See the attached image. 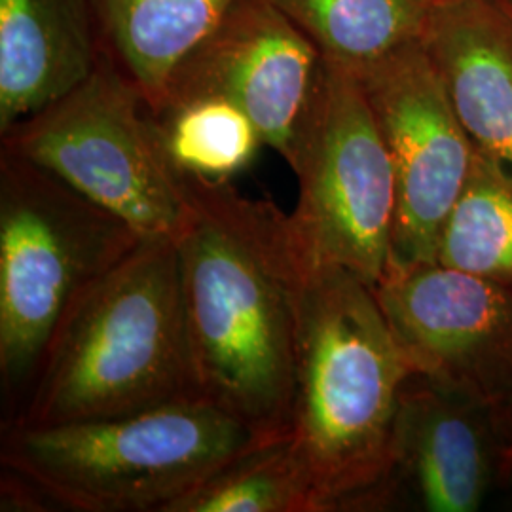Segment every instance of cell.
<instances>
[{"label":"cell","instance_id":"cell-1","mask_svg":"<svg viewBox=\"0 0 512 512\" xmlns=\"http://www.w3.org/2000/svg\"><path fill=\"white\" fill-rule=\"evenodd\" d=\"M183 186L175 243L198 395L262 435H291L300 313L315 264L274 203L190 175Z\"/></svg>","mask_w":512,"mask_h":512},{"label":"cell","instance_id":"cell-2","mask_svg":"<svg viewBox=\"0 0 512 512\" xmlns=\"http://www.w3.org/2000/svg\"><path fill=\"white\" fill-rule=\"evenodd\" d=\"M412 374L372 287L315 264L300 313L291 418L315 512L372 511Z\"/></svg>","mask_w":512,"mask_h":512},{"label":"cell","instance_id":"cell-3","mask_svg":"<svg viewBox=\"0 0 512 512\" xmlns=\"http://www.w3.org/2000/svg\"><path fill=\"white\" fill-rule=\"evenodd\" d=\"M192 399L177 243L150 236L69 311L8 425L110 420Z\"/></svg>","mask_w":512,"mask_h":512},{"label":"cell","instance_id":"cell-4","mask_svg":"<svg viewBox=\"0 0 512 512\" xmlns=\"http://www.w3.org/2000/svg\"><path fill=\"white\" fill-rule=\"evenodd\" d=\"M270 439L277 437L192 399L110 420L6 425L0 463L69 511L167 512Z\"/></svg>","mask_w":512,"mask_h":512},{"label":"cell","instance_id":"cell-5","mask_svg":"<svg viewBox=\"0 0 512 512\" xmlns=\"http://www.w3.org/2000/svg\"><path fill=\"white\" fill-rule=\"evenodd\" d=\"M141 239L52 171L0 148V376L10 420L69 311Z\"/></svg>","mask_w":512,"mask_h":512},{"label":"cell","instance_id":"cell-6","mask_svg":"<svg viewBox=\"0 0 512 512\" xmlns=\"http://www.w3.org/2000/svg\"><path fill=\"white\" fill-rule=\"evenodd\" d=\"M0 148L52 171L143 238H175L183 226V175L147 101L103 54L73 92L0 133Z\"/></svg>","mask_w":512,"mask_h":512},{"label":"cell","instance_id":"cell-7","mask_svg":"<svg viewBox=\"0 0 512 512\" xmlns=\"http://www.w3.org/2000/svg\"><path fill=\"white\" fill-rule=\"evenodd\" d=\"M293 171L291 219L313 264L380 283L393 255L395 173L357 74L329 59Z\"/></svg>","mask_w":512,"mask_h":512},{"label":"cell","instance_id":"cell-8","mask_svg":"<svg viewBox=\"0 0 512 512\" xmlns=\"http://www.w3.org/2000/svg\"><path fill=\"white\" fill-rule=\"evenodd\" d=\"M355 74L395 173L391 266L435 262L444 222L467 183L475 143L423 40Z\"/></svg>","mask_w":512,"mask_h":512},{"label":"cell","instance_id":"cell-9","mask_svg":"<svg viewBox=\"0 0 512 512\" xmlns=\"http://www.w3.org/2000/svg\"><path fill=\"white\" fill-rule=\"evenodd\" d=\"M325 78V55L272 0H234L171 74L162 109L207 95L228 99L293 169Z\"/></svg>","mask_w":512,"mask_h":512},{"label":"cell","instance_id":"cell-10","mask_svg":"<svg viewBox=\"0 0 512 512\" xmlns=\"http://www.w3.org/2000/svg\"><path fill=\"white\" fill-rule=\"evenodd\" d=\"M416 374L486 403L512 389V293L440 262L391 266L372 287Z\"/></svg>","mask_w":512,"mask_h":512},{"label":"cell","instance_id":"cell-11","mask_svg":"<svg viewBox=\"0 0 512 512\" xmlns=\"http://www.w3.org/2000/svg\"><path fill=\"white\" fill-rule=\"evenodd\" d=\"M503 488L494 404L412 374L372 511L476 512Z\"/></svg>","mask_w":512,"mask_h":512},{"label":"cell","instance_id":"cell-12","mask_svg":"<svg viewBox=\"0 0 512 512\" xmlns=\"http://www.w3.org/2000/svg\"><path fill=\"white\" fill-rule=\"evenodd\" d=\"M423 42L475 147L512 167V19L494 0L437 2Z\"/></svg>","mask_w":512,"mask_h":512},{"label":"cell","instance_id":"cell-13","mask_svg":"<svg viewBox=\"0 0 512 512\" xmlns=\"http://www.w3.org/2000/svg\"><path fill=\"white\" fill-rule=\"evenodd\" d=\"M99 59L92 0H0V133L73 92Z\"/></svg>","mask_w":512,"mask_h":512},{"label":"cell","instance_id":"cell-14","mask_svg":"<svg viewBox=\"0 0 512 512\" xmlns=\"http://www.w3.org/2000/svg\"><path fill=\"white\" fill-rule=\"evenodd\" d=\"M234 0H92L101 54L128 78L152 112L167 84Z\"/></svg>","mask_w":512,"mask_h":512},{"label":"cell","instance_id":"cell-15","mask_svg":"<svg viewBox=\"0 0 512 512\" xmlns=\"http://www.w3.org/2000/svg\"><path fill=\"white\" fill-rule=\"evenodd\" d=\"M325 59L359 73L374 61L421 42L435 0H272Z\"/></svg>","mask_w":512,"mask_h":512},{"label":"cell","instance_id":"cell-16","mask_svg":"<svg viewBox=\"0 0 512 512\" xmlns=\"http://www.w3.org/2000/svg\"><path fill=\"white\" fill-rule=\"evenodd\" d=\"M437 262L512 293V167L476 148L467 183L444 222Z\"/></svg>","mask_w":512,"mask_h":512},{"label":"cell","instance_id":"cell-17","mask_svg":"<svg viewBox=\"0 0 512 512\" xmlns=\"http://www.w3.org/2000/svg\"><path fill=\"white\" fill-rule=\"evenodd\" d=\"M169 162L181 173L232 183L264 145L251 116L222 97H194L154 114Z\"/></svg>","mask_w":512,"mask_h":512},{"label":"cell","instance_id":"cell-18","mask_svg":"<svg viewBox=\"0 0 512 512\" xmlns=\"http://www.w3.org/2000/svg\"><path fill=\"white\" fill-rule=\"evenodd\" d=\"M167 512H315V501L291 435H285L228 461Z\"/></svg>","mask_w":512,"mask_h":512},{"label":"cell","instance_id":"cell-19","mask_svg":"<svg viewBox=\"0 0 512 512\" xmlns=\"http://www.w3.org/2000/svg\"><path fill=\"white\" fill-rule=\"evenodd\" d=\"M495 421L501 437V454H503V486L512 475V389L509 395L494 406ZM503 490V488H501Z\"/></svg>","mask_w":512,"mask_h":512},{"label":"cell","instance_id":"cell-20","mask_svg":"<svg viewBox=\"0 0 512 512\" xmlns=\"http://www.w3.org/2000/svg\"><path fill=\"white\" fill-rule=\"evenodd\" d=\"M494 2L512 19V0H494Z\"/></svg>","mask_w":512,"mask_h":512},{"label":"cell","instance_id":"cell-21","mask_svg":"<svg viewBox=\"0 0 512 512\" xmlns=\"http://www.w3.org/2000/svg\"><path fill=\"white\" fill-rule=\"evenodd\" d=\"M501 492H505V494L511 495V497H509V503L512 505V475L511 478L507 480V484L503 486V490H501Z\"/></svg>","mask_w":512,"mask_h":512},{"label":"cell","instance_id":"cell-22","mask_svg":"<svg viewBox=\"0 0 512 512\" xmlns=\"http://www.w3.org/2000/svg\"><path fill=\"white\" fill-rule=\"evenodd\" d=\"M435 2H448V0H435Z\"/></svg>","mask_w":512,"mask_h":512}]
</instances>
